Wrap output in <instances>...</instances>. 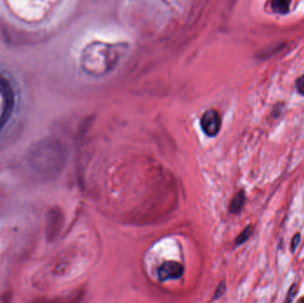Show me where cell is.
Listing matches in <instances>:
<instances>
[{
  "label": "cell",
  "mask_w": 304,
  "mask_h": 303,
  "mask_svg": "<svg viewBox=\"0 0 304 303\" xmlns=\"http://www.w3.org/2000/svg\"><path fill=\"white\" fill-rule=\"evenodd\" d=\"M64 0H0V13L19 27L37 31L54 22Z\"/></svg>",
  "instance_id": "obj_1"
},
{
  "label": "cell",
  "mask_w": 304,
  "mask_h": 303,
  "mask_svg": "<svg viewBox=\"0 0 304 303\" xmlns=\"http://www.w3.org/2000/svg\"><path fill=\"white\" fill-rule=\"evenodd\" d=\"M17 83L10 72L0 67V131L15 113L19 94Z\"/></svg>",
  "instance_id": "obj_2"
},
{
  "label": "cell",
  "mask_w": 304,
  "mask_h": 303,
  "mask_svg": "<svg viewBox=\"0 0 304 303\" xmlns=\"http://www.w3.org/2000/svg\"><path fill=\"white\" fill-rule=\"evenodd\" d=\"M221 119L217 111L206 110L201 118L202 130L207 136L214 137L221 130Z\"/></svg>",
  "instance_id": "obj_3"
},
{
  "label": "cell",
  "mask_w": 304,
  "mask_h": 303,
  "mask_svg": "<svg viewBox=\"0 0 304 303\" xmlns=\"http://www.w3.org/2000/svg\"><path fill=\"white\" fill-rule=\"evenodd\" d=\"M184 268L182 264L177 261H166L158 268V279L161 282L168 280L178 279L182 276Z\"/></svg>",
  "instance_id": "obj_4"
},
{
  "label": "cell",
  "mask_w": 304,
  "mask_h": 303,
  "mask_svg": "<svg viewBox=\"0 0 304 303\" xmlns=\"http://www.w3.org/2000/svg\"><path fill=\"white\" fill-rule=\"evenodd\" d=\"M245 203V192L244 190H239L232 197L229 205V213L233 214H239L243 210Z\"/></svg>",
  "instance_id": "obj_5"
},
{
  "label": "cell",
  "mask_w": 304,
  "mask_h": 303,
  "mask_svg": "<svg viewBox=\"0 0 304 303\" xmlns=\"http://www.w3.org/2000/svg\"><path fill=\"white\" fill-rule=\"evenodd\" d=\"M292 0H271V9L274 13L278 15H286L290 11V6H291Z\"/></svg>",
  "instance_id": "obj_6"
},
{
  "label": "cell",
  "mask_w": 304,
  "mask_h": 303,
  "mask_svg": "<svg viewBox=\"0 0 304 303\" xmlns=\"http://www.w3.org/2000/svg\"><path fill=\"white\" fill-rule=\"evenodd\" d=\"M253 226L250 224L246 227V228L242 231V232L237 236L236 241H235V244L236 246L241 245V244H244L246 241L248 240L249 238L251 237V236L253 235Z\"/></svg>",
  "instance_id": "obj_7"
},
{
  "label": "cell",
  "mask_w": 304,
  "mask_h": 303,
  "mask_svg": "<svg viewBox=\"0 0 304 303\" xmlns=\"http://www.w3.org/2000/svg\"><path fill=\"white\" fill-rule=\"evenodd\" d=\"M300 240H301V234L300 232L296 233L294 236H292L291 244H290V251L292 253H294L296 251L297 248L300 244Z\"/></svg>",
  "instance_id": "obj_8"
},
{
  "label": "cell",
  "mask_w": 304,
  "mask_h": 303,
  "mask_svg": "<svg viewBox=\"0 0 304 303\" xmlns=\"http://www.w3.org/2000/svg\"><path fill=\"white\" fill-rule=\"evenodd\" d=\"M297 292H298V290H297L296 283H293L292 286L289 288V291L287 292L286 298L284 299V302H292V300L295 298Z\"/></svg>",
  "instance_id": "obj_9"
},
{
  "label": "cell",
  "mask_w": 304,
  "mask_h": 303,
  "mask_svg": "<svg viewBox=\"0 0 304 303\" xmlns=\"http://www.w3.org/2000/svg\"><path fill=\"white\" fill-rule=\"evenodd\" d=\"M295 86H296L297 92L300 95L304 96V74L297 79Z\"/></svg>",
  "instance_id": "obj_10"
}]
</instances>
